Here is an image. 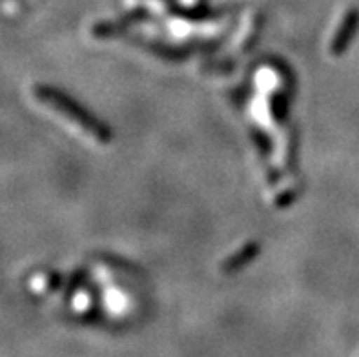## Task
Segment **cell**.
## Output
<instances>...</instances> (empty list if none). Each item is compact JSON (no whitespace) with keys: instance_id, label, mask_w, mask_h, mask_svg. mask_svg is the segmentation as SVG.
Segmentation results:
<instances>
[{"instance_id":"1","label":"cell","mask_w":359,"mask_h":357,"mask_svg":"<svg viewBox=\"0 0 359 357\" xmlns=\"http://www.w3.org/2000/svg\"><path fill=\"white\" fill-rule=\"evenodd\" d=\"M35 93L42 102L69 117L73 122H77L82 130L90 133L91 137H95L99 142H109L111 140V130L106 126L104 122L99 121L95 115H91L86 108H82L79 102L69 99L68 95H64L60 91L53 90V88H36Z\"/></svg>"},{"instance_id":"2","label":"cell","mask_w":359,"mask_h":357,"mask_svg":"<svg viewBox=\"0 0 359 357\" xmlns=\"http://www.w3.org/2000/svg\"><path fill=\"white\" fill-rule=\"evenodd\" d=\"M359 26V13L358 11H351V13L346 15L345 20H343L341 27L336 32V36H334L332 46H330V50H332L334 55H341L345 53V50L348 48L352 41V35L358 29Z\"/></svg>"},{"instance_id":"3","label":"cell","mask_w":359,"mask_h":357,"mask_svg":"<svg viewBox=\"0 0 359 357\" xmlns=\"http://www.w3.org/2000/svg\"><path fill=\"white\" fill-rule=\"evenodd\" d=\"M259 250H261V246L257 243L246 244L245 248L233 253L232 257L224 262L223 270L226 271V274H233V271L241 270L243 267H246L248 262H252L255 257H257V255H259Z\"/></svg>"}]
</instances>
